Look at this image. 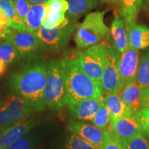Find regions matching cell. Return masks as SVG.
<instances>
[{
	"instance_id": "obj_19",
	"label": "cell",
	"mask_w": 149,
	"mask_h": 149,
	"mask_svg": "<svg viewBox=\"0 0 149 149\" xmlns=\"http://www.w3.org/2000/svg\"><path fill=\"white\" fill-rule=\"evenodd\" d=\"M111 33L113 37V45L121 55L128 46V31L124 21L120 17H115L111 26Z\"/></svg>"
},
{
	"instance_id": "obj_2",
	"label": "cell",
	"mask_w": 149,
	"mask_h": 149,
	"mask_svg": "<svg viewBox=\"0 0 149 149\" xmlns=\"http://www.w3.org/2000/svg\"><path fill=\"white\" fill-rule=\"evenodd\" d=\"M64 60L66 81V105L86 99L103 97L102 86L81 70L76 57H67Z\"/></svg>"
},
{
	"instance_id": "obj_24",
	"label": "cell",
	"mask_w": 149,
	"mask_h": 149,
	"mask_svg": "<svg viewBox=\"0 0 149 149\" xmlns=\"http://www.w3.org/2000/svg\"><path fill=\"white\" fill-rule=\"evenodd\" d=\"M137 81L143 91L149 86V50L141 58L137 70Z\"/></svg>"
},
{
	"instance_id": "obj_7",
	"label": "cell",
	"mask_w": 149,
	"mask_h": 149,
	"mask_svg": "<svg viewBox=\"0 0 149 149\" xmlns=\"http://www.w3.org/2000/svg\"><path fill=\"white\" fill-rule=\"evenodd\" d=\"M120 56L121 54L117 51L114 45L109 43L107 61L102 78V88L106 93L117 92L123 88L119 70Z\"/></svg>"
},
{
	"instance_id": "obj_39",
	"label": "cell",
	"mask_w": 149,
	"mask_h": 149,
	"mask_svg": "<svg viewBox=\"0 0 149 149\" xmlns=\"http://www.w3.org/2000/svg\"><path fill=\"white\" fill-rule=\"evenodd\" d=\"M107 3H118L120 2V0H100Z\"/></svg>"
},
{
	"instance_id": "obj_22",
	"label": "cell",
	"mask_w": 149,
	"mask_h": 149,
	"mask_svg": "<svg viewBox=\"0 0 149 149\" xmlns=\"http://www.w3.org/2000/svg\"><path fill=\"white\" fill-rule=\"evenodd\" d=\"M143 0H120L121 15L124 19L126 29L135 25Z\"/></svg>"
},
{
	"instance_id": "obj_12",
	"label": "cell",
	"mask_w": 149,
	"mask_h": 149,
	"mask_svg": "<svg viewBox=\"0 0 149 149\" xmlns=\"http://www.w3.org/2000/svg\"><path fill=\"white\" fill-rule=\"evenodd\" d=\"M104 103V97L86 99L69 104L70 116L78 121H92Z\"/></svg>"
},
{
	"instance_id": "obj_37",
	"label": "cell",
	"mask_w": 149,
	"mask_h": 149,
	"mask_svg": "<svg viewBox=\"0 0 149 149\" xmlns=\"http://www.w3.org/2000/svg\"><path fill=\"white\" fill-rule=\"evenodd\" d=\"M6 64H5L2 61H0V76L3 75L4 74L6 70Z\"/></svg>"
},
{
	"instance_id": "obj_3",
	"label": "cell",
	"mask_w": 149,
	"mask_h": 149,
	"mask_svg": "<svg viewBox=\"0 0 149 149\" xmlns=\"http://www.w3.org/2000/svg\"><path fill=\"white\" fill-rule=\"evenodd\" d=\"M44 101L46 107L49 109L58 110L66 105L64 60L53 59L48 61Z\"/></svg>"
},
{
	"instance_id": "obj_31",
	"label": "cell",
	"mask_w": 149,
	"mask_h": 149,
	"mask_svg": "<svg viewBox=\"0 0 149 149\" xmlns=\"http://www.w3.org/2000/svg\"><path fill=\"white\" fill-rule=\"evenodd\" d=\"M101 149H126L121 139L114 133L106 130V136Z\"/></svg>"
},
{
	"instance_id": "obj_33",
	"label": "cell",
	"mask_w": 149,
	"mask_h": 149,
	"mask_svg": "<svg viewBox=\"0 0 149 149\" xmlns=\"http://www.w3.org/2000/svg\"><path fill=\"white\" fill-rule=\"evenodd\" d=\"M14 124H15V123H14L11 120L6 108L2 104V107L0 110V128L2 130V133Z\"/></svg>"
},
{
	"instance_id": "obj_34",
	"label": "cell",
	"mask_w": 149,
	"mask_h": 149,
	"mask_svg": "<svg viewBox=\"0 0 149 149\" xmlns=\"http://www.w3.org/2000/svg\"><path fill=\"white\" fill-rule=\"evenodd\" d=\"M13 30L11 28L10 19L5 15V14L0 9V32L4 33Z\"/></svg>"
},
{
	"instance_id": "obj_15",
	"label": "cell",
	"mask_w": 149,
	"mask_h": 149,
	"mask_svg": "<svg viewBox=\"0 0 149 149\" xmlns=\"http://www.w3.org/2000/svg\"><path fill=\"white\" fill-rule=\"evenodd\" d=\"M35 126V120L29 118L16 123L10 128L6 130L0 136V149L8 148L17 140L31 132Z\"/></svg>"
},
{
	"instance_id": "obj_4",
	"label": "cell",
	"mask_w": 149,
	"mask_h": 149,
	"mask_svg": "<svg viewBox=\"0 0 149 149\" xmlns=\"http://www.w3.org/2000/svg\"><path fill=\"white\" fill-rule=\"evenodd\" d=\"M105 13V11H96L86 16L74 35L77 48H88L109 36L110 30L104 22Z\"/></svg>"
},
{
	"instance_id": "obj_13",
	"label": "cell",
	"mask_w": 149,
	"mask_h": 149,
	"mask_svg": "<svg viewBox=\"0 0 149 149\" xmlns=\"http://www.w3.org/2000/svg\"><path fill=\"white\" fill-rule=\"evenodd\" d=\"M3 105L6 108L11 120L14 123L29 119L34 113L28 102L21 97L9 94L3 100Z\"/></svg>"
},
{
	"instance_id": "obj_40",
	"label": "cell",
	"mask_w": 149,
	"mask_h": 149,
	"mask_svg": "<svg viewBox=\"0 0 149 149\" xmlns=\"http://www.w3.org/2000/svg\"><path fill=\"white\" fill-rule=\"evenodd\" d=\"M2 104H3V102H2V100H1V96H0V110H1V108L2 107Z\"/></svg>"
},
{
	"instance_id": "obj_27",
	"label": "cell",
	"mask_w": 149,
	"mask_h": 149,
	"mask_svg": "<svg viewBox=\"0 0 149 149\" xmlns=\"http://www.w3.org/2000/svg\"><path fill=\"white\" fill-rule=\"evenodd\" d=\"M64 146L65 149H97L88 141L74 134L67 137Z\"/></svg>"
},
{
	"instance_id": "obj_32",
	"label": "cell",
	"mask_w": 149,
	"mask_h": 149,
	"mask_svg": "<svg viewBox=\"0 0 149 149\" xmlns=\"http://www.w3.org/2000/svg\"><path fill=\"white\" fill-rule=\"evenodd\" d=\"M135 115L144 133L149 138V109L141 108L139 111L136 112Z\"/></svg>"
},
{
	"instance_id": "obj_20",
	"label": "cell",
	"mask_w": 149,
	"mask_h": 149,
	"mask_svg": "<svg viewBox=\"0 0 149 149\" xmlns=\"http://www.w3.org/2000/svg\"><path fill=\"white\" fill-rule=\"evenodd\" d=\"M127 31L130 46L138 51L149 47V28L135 24L128 28Z\"/></svg>"
},
{
	"instance_id": "obj_16",
	"label": "cell",
	"mask_w": 149,
	"mask_h": 149,
	"mask_svg": "<svg viewBox=\"0 0 149 149\" xmlns=\"http://www.w3.org/2000/svg\"><path fill=\"white\" fill-rule=\"evenodd\" d=\"M120 92L122 100L133 113H135L142 108L141 97L143 90L137 79L124 86Z\"/></svg>"
},
{
	"instance_id": "obj_25",
	"label": "cell",
	"mask_w": 149,
	"mask_h": 149,
	"mask_svg": "<svg viewBox=\"0 0 149 149\" xmlns=\"http://www.w3.org/2000/svg\"><path fill=\"white\" fill-rule=\"evenodd\" d=\"M13 1L17 14V20L13 30L21 31L25 19L32 4L28 0H13Z\"/></svg>"
},
{
	"instance_id": "obj_36",
	"label": "cell",
	"mask_w": 149,
	"mask_h": 149,
	"mask_svg": "<svg viewBox=\"0 0 149 149\" xmlns=\"http://www.w3.org/2000/svg\"><path fill=\"white\" fill-rule=\"evenodd\" d=\"M13 31V30H10V31H8V32H4V33L0 32V42H2L3 40H6L9 35L12 33Z\"/></svg>"
},
{
	"instance_id": "obj_11",
	"label": "cell",
	"mask_w": 149,
	"mask_h": 149,
	"mask_svg": "<svg viewBox=\"0 0 149 149\" xmlns=\"http://www.w3.org/2000/svg\"><path fill=\"white\" fill-rule=\"evenodd\" d=\"M110 132L114 133L121 140L130 139L139 134L144 133L135 113L131 111L111 124Z\"/></svg>"
},
{
	"instance_id": "obj_1",
	"label": "cell",
	"mask_w": 149,
	"mask_h": 149,
	"mask_svg": "<svg viewBox=\"0 0 149 149\" xmlns=\"http://www.w3.org/2000/svg\"><path fill=\"white\" fill-rule=\"evenodd\" d=\"M47 77L48 63L42 59H37L13 72L8 84L12 94L25 100L34 113H40L46 109L44 93Z\"/></svg>"
},
{
	"instance_id": "obj_21",
	"label": "cell",
	"mask_w": 149,
	"mask_h": 149,
	"mask_svg": "<svg viewBox=\"0 0 149 149\" xmlns=\"http://www.w3.org/2000/svg\"><path fill=\"white\" fill-rule=\"evenodd\" d=\"M100 0H69L67 18L73 23L78 18L97 7Z\"/></svg>"
},
{
	"instance_id": "obj_6",
	"label": "cell",
	"mask_w": 149,
	"mask_h": 149,
	"mask_svg": "<svg viewBox=\"0 0 149 149\" xmlns=\"http://www.w3.org/2000/svg\"><path fill=\"white\" fill-rule=\"evenodd\" d=\"M74 31L73 23L68 18L59 26L53 29L41 27L36 31L44 47L51 51H59L68 44Z\"/></svg>"
},
{
	"instance_id": "obj_5",
	"label": "cell",
	"mask_w": 149,
	"mask_h": 149,
	"mask_svg": "<svg viewBox=\"0 0 149 149\" xmlns=\"http://www.w3.org/2000/svg\"><path fill=\"white\" fill-rule=\"evenodd\" d=\"M108 45L109 42L104 41L90 46L86 51H79L76 57L81 70L100 86L107 61Z\"/></svg>"
},
{
	"instance_id": "obj_30",
	"label": "cell",
	"mask_w": 149,
	"mask_h": 149,
	"mask_svg": "<svg viewBox=\"0 0 149 149\" xmlns=\"http://www.w3.org/2000/svg\"><path fill=\"white\" fill-rule=\"evenodd\" d=\"M0 9L11 22V28L13 30L17 20L15 6L13 0H0Z\"/></svg>"
},
{
	"instance_id": "obj_35",
	"label": "cell",
	"mask_w": 149,
	"mask_h": 149,
	"mask_svg": "<svg viewBox=\"0 0 149 149\" xmlns=\"http://www.w3.org/2000/svg\"><path fill=\"white\" fill-rule=\"evenodd\" d=\"M141 107L149 109V86L143 91L141 97Z\"/></svg>"
},
{
	"instance_id": "obj_8",
	"label": "cell",
	"mask_w": 149,
	"mask_h": 149,
	"mask_svg": "<svg viewBox=\"0 0 149 149\" xmlns=\"http://www.w3.org/2000/svg\"><path fill=\"white\" fill-rule=\"evenodd\" d=\"M6 40L15 46L22 58L33 57L46 49L36 32L13 30Z\"/></svg>"
},
{
	"instance_id": "obj_17",
	"label": "cell",
	"mask_w": 149,
	"mask_h": 149,
	"mask_svg": "<svg viewBox=\"0 0 149 149\" xmlns=\"http://www.w3.org/2000/svg\"><path fill=\"white\" fill-rule=\"evenodd\" d=\"M46 16L45 3L31 5L21 31L36 32L43 26Z\"/></svg>"
},
{
	"instance_id": "obj_18",
	"label": "cell",
	"mask_w": 149,
	"mask_h": 149,
	"mask_svg": "<svg viewBox=\"0 0 149 149\" xmlns=\"http://www.w3.org/2000/svg\"><path fill=\"white\" fill-rule=\"evenodd\" d=\"M120 92L109 93L104 97V103L111 115V124L130 111L122 100Z\"/></svg>"
},
{
	"instance_id": "obj_23",
	"label": "cell",
	"mask_w": 149,
	"mask_h": 149,
	"mask_svg": "<svg viewBox=\"0 0 149 149\" xmlns=\"http://www.w3.org/2000/svg\"><path fill=\"white\" fill-rule=\"evenodd\" d=\"M20 57L15 46L10 41L5 40L0 42V61L8 65L16 62Z\"/></svg>"
},
{
	"instance_id": "obj_41",
	"label": "cell",
	"mask_w": 149,
	"mask_h": 149,
	"mask_svg": "<svg viewBox=\"0 0 149 149\" xmlns=\"http://www.w3.org/2000/svg\"><path fill=\"white\" fill-rule=\"evenodd\" d=\"M1 133H2V130H1V128H0V136H1Z\"/></svg>"
},
{
	"instance_id": "obj_38",
	"label": "cell",
	"mask_w": 149,
	"mask_h": 149,
	"mask_svg": "<svg viewBox=\"0 0 149 149\" xmlns=\"http://www.w3.org/2000/svg\"><path fill=\"white\" fill-rule=\"evenodd\" d=\"M31 4H36V3H45L48 0H28Z\"/></svg>"
},
{
	"instance_id": "obj_29",
	"label": "cell",
	"mask_w": 149,
	"mask_h": 149,
	"mask_svg": "<svg viewBox=\"0 0 149 149\" xmlns=\"http://www.w3.org/2000/svg\"><path fill=\"white\" fill-rule=\"evenodd\" d=\"M6 149H37V139L29 132Z\"/></svg>"
},
{
	"instance_id": "obj_9",
	"label": "cell",
	"mask_w": 149,
	"mask_h": 149,
	"mask_svg": "<svg viewBox=\"0 0 149 149\" xmlns=\"http://www.w3.org/2000/svg\"><path fill=\"white\" fill-rule=\"evenodd\" d=\"M139 62V53L129 45L120 56L119 70L123 87L137 79Z\"/></svg>"
},
{
	"instance_id": "obj_14",
	"label": "cell",
	"mask_w": 149,
	"mask_h": 149,
	"mask_svg": "<svg viewBox=\"0 0 149 149\" xmlns=\"http://www.w3.org/2000/svg\"><path fill=\"white\" fill-rule=\"evenodd\" d=\"M45 5L46 16L43 27L53 29L66 19V13L68 10V2L66 0H48Z\"/></svg>"
},
{
	"instance_id": "obj_10",
	"label": "cell",
	"mask_w": 149,
	"mask_h": 149,
	"mask_svg": "<svg viewBox=\"0 0 149 149\" xmlns=\"http://www.w3.org/2000/svg\"><path fill=\"white\" fill-rule=\"evenodd\" d=\"M67 129L71 134L79 136L97 149H101L105 139L106 130L100 129L94 124L74 121L69 122Z\"/></svg>"
},
{
	"instance_id": "obj_28",
	"label": "cell",
	"mask_w": 149,
	"mask_h": 149,
	"mask_svg": "<svg viewBox=\"0 0 149 149\" xmlns=\"http://www.w3.org/2000/svg\"><path fill=\"white\" fill-rule=\"evenodd\" d=\"M122 141L126 149H149V141L144 133L139 134Z\"/></svg>"
},
{
	"instance_id": "obj_26",
	"label": "cell",
	"mask_w": 149,
	"mask_h": 149,
	"mask_svg": "<svg viewBox=\"0 0 149 149\" xmlns=\"http://www.w3.org/2000/svg\"><path fill=\"white\" fill-rule=\"evenodd\" d=\"M93 124L100 129L110 132L111 126V115L109 110L104 104L101 109L99 110L94 118L92 120Z\"/></svg>"
}]
</instances>
